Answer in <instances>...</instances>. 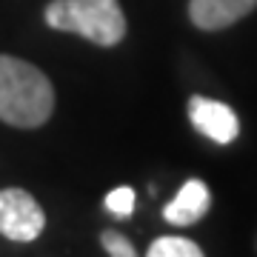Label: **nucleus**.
Masks as SVG:
<instances>
[{
    "label": "nucleus",
    "mask_w": 257,
    "mask_h": 257,
    "mask_svg": "<svg viewBox=\"0 0 257 257\" xmlns=\"http://www.w3.org/2000/svg\"><path fill=\"white\" fill-rule=\"evenodd\" d=\"M52 80L20 57L0 55V120L15 128H37L52 117Z\"/></svg>",
    "instance_id": "1"
},
{
    "label": "nucleus",
    "mask_w": 257,
    "mask_h": 257,
    "mask_svg": "<svg viewBox=\"0 0 257 257\" xmlns=\"http://www.w3.org/2000/svg\"><path fill=\"white\" fill-rule=\"evenodd\" d=\"M46 23L57 32L83 35L97 46H117L126 37V18L117 0H52Z\"/></svg>",
    "instance_id": "2"
},
{
    "label": "nucleus",
    "mask_w": 257,
    "mask_h": 257,
    "mask_svg": "<svg viewBox=\"0 0 257 257\" xmlns=\"http://www.w3.org/2000/svg\"><path fill=\"white\" fill-rule=\"evenodd\" d=\"M46 229V214L40 203L23 189L0 192V234L15 243H32Z\"/></svg>",
    "instance_id": "3"
},
{
    "label": "nucleus",
    "mask_w": 257,
    "mask_h": 257,
    "mask_svg": "<svg viewBox=\"0 0 257 257\" xmlns=\"http://www.w3.org/2000/svg\"><path fill=\"white\" fill-rule=\"evenodd\" d=\"M189 120L194 123L197 132H203L209 140L220 143V146H229L240 132V120L231 106L211 100V97H200V94H194L189 100Z\"/></svg>",
    "instance_id": "4"
},
{
    "label": "nucleus",
    "mask_w": 257,
    "mask_h": 257,
    "mask_svg": "<svg viewBox=\"0 0 257 257\" xmlns=\"http://www.w3.org/2000/svg\"><path fill=\"white\" fill-rule=\"evenodd\" d=\"M257 6V0H189V18L203 32H220L237 23Z\"/></svg>",
    "instance_id": "5"
},
{
    "label": "nucleus",
    "mask_w": 257,
    "mask_h": 257,
    "mask_svg": "<svg viewBox=\"0 0 257 257\" xmlns=\"http://www.w3.org/2000/svg\"><path fill=\"white\" fill-rule=\"evenodd\" d=\"M211 206V194H209V186L192 177L180 186V192L175 194V200L169 203L163 209V217L175 226H192L197 223L200 217H206V211Z\"/></svg>",
    "instance_id": "6"
},
{
    "label": "nucleus",
    "mask_w": 257,
    "mask_h": 257,
    "mask_svg": "<svg viewBox=\"0 0 257 257\" xmlns=\"http://www.w3.org/2000/svg\"><path fill=\"white\" fill-rule=\"evenodd\" d=\"M149 257H200L203 248L186 237H157L146 251Z\"/></svg>",
    "instance_id": "7"
},
{
    "label": "nucleus",
    "mask_w": 257,
    "mask_h": 257,
    "mask_svg": "<svg viewBox=\"0 0 257 257\" xmlns=\"http://www.w3.org/2000/svg\"><path fill=\"white\" fill-rule=\"evenodd\" d=\"M135 189H128V186H117V189H111L106 194V209L114 214V217H128L132 211H135Z\"/></svg>",
    "instance_id": "8"
},
{
    "label": "nucleus",
    "mask_w": 257,
    "mask_h": 257,
    "mask_svg": "<svg viewBox=\"0 0 257 257\" xmlns=\"http://www.w3.org/2000/svg\"><path fill=\"white\" fill-rule=\"evenodd\" d=\"M100 243H103V248H106L111 257H135V246H132L120 231H103Z\"/></svg>",
    "instance_id": "9"
}]
</instances>
